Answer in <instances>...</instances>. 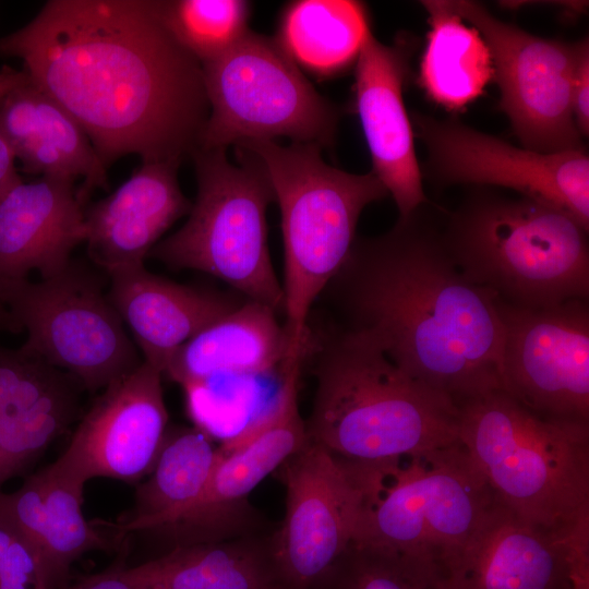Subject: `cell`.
Returning <instances> with one entry per match:
<instances>
[{
    "mask_svg": "<svg viewBox=\"0 0 589 589\" xmlns=\"http://www.w3.org/2000/svg\"><path fill=\"white\" fill-rule=\"evenodd\" d=\"M0 57L82 127L103 164L136 154L182 160L208 118L202 64L171 35L156 0H50L0 37Z\"/></svg>",
    "mask_w": 589,
    "mask_h": 589,
    "instance_id": "obj_1",
    "label": "cell"
},
{
    "mask_svg": "<svg viewBox=\"0 0 589 589\" xmlns=\"http://www.w3.org/2000/svg\"><path fill=\"white\" fill-rule=\"evenodd\" d=\"M321 298L333 324L457 407L502 389L496 299L459 271L425 204L386 232L357 237Z\"/></svg>",
    "mask_w": 589,
    "mask_h": 589,
    "instance_id": "obj_2",
    "label": "cell"
},
{
    "mask_svg": "<svg viewBox=\"0 0 589 589\" xmlns=\"http://www.w3.org/2000/svg\"><path fill=\"white\" fill-rule=\"evenodd\" d=\"M310 328V326H309ZM315 393L308 441L353 464L380 465L459 441V409L373 342L335 324L310 328Z\"/></svg>",
    "mask_w": 589,
    "mask_h": 589,
    "instance_id": "obj_3",
    "label": "cell"
},
{
    "mask_svg": "<svg viewBox=\"0 0 589 589\" xmlns=\"http://www.w3.org/2000/svg\"><path fill=\"white\" fill-rule=\"evenodd\" d=\"M588 231L561 207L485 187L473 189L443 227L468 280L500 302L529 309L589 300Z\"/></svg>",
    "mask_w": 589,
    "mask_h": 589,
    "instance_id": "obj_4",
    "label": "cell"
},
{
    "mask_svg": "<svg viewBox=\"0 0 589 589\" xmlns=\"http://www.w3.org/2000/svg\"><path fill=\"white\" fill-rule=\"evenodd\" d=\"M237 146L261 161L279 206L284 325L293 354L304 357L313 305L346 261L362 211L388 193L372 171L357 175L326 164L314 143Z\"/></svg>",
    "mask_w": 589,
    "mask_h": 589,
    "instance_id": "obj_5",
    "label": "cell"
},
{
    "mask_svg": "<svg viewBox=\"0 0 589 589\" xmlns=\"http://www.w3.org/2000/svg\"><path fill=\"white\" fill-rule=\"evenodd\" d=\"M458 409L459 441L500 505L550 529L589 510V423L541 417L503 389Z\"/></svg>",
    "mask_w": 589,
    "mask_h": 589,
    "instance_id": "obj_6",
    "label": "cell"
},
{
    "mask_svg": "<svg viewBox=\"0 0 589 589\" xmlns=\"http://www.w3.org/2000/svg\"><path fill=\"white\" fill-rule=\"evenodd\" d=\"M354 465L365 500L352 544L434 572L497 503L460 441L385 464Z\"/></svg>",
    "mask_w": 589,
    "mask_h": 589,
    "instance_id": "obj_7",
    "label": "cell"
},
{
    "mask_svg": "<svg viewBox=\"0 0 589 589\" xmlns=\"http://www.w3.org/2000/svg\"><path fill=\"white\" fill-rule=\"evenodd\" d=\"M191 156L197 192L188 220L148 256L172 269L212 275L243 298L284 313L267 238L266 212L274 192L263 165L239 146L237 165L225 148H196Z\"/></svg>",
    "mask_w": 589,
    "mask_h": 589,
    "instance_id": "obj_8",
    "label": "cell"
},
{
    "mask_svg": "<svg viewBox=\"0 0 589 589\" xmlns=\"http://www.w3.org/2000/svg\"><path fill=\"white\" fill-rule=\"evenodd\" d=\"M202 71L211 111L197 148L276 137L321 147L333 143L340 110L320 95L275 38L249 29Z\"/></svg>",
    "mask_w": 589,
    "mask_h": 589,
    "instance_id": "obj_9",
    "label": "cell"
},
{
    "mask_svg": "<svg viewBox=\"0 0 589 589\" xmlns=\"http://www.w3.org/2000/svg\"><path fill=\"white\" fill-rule=\"evenodd\" d=\"M0 296L27 338L22 347L97 392L143 359L98 278L73 261L40 281H0Z\"/></svg>",
    "mask_w": 589,
    "mask_h": 589,
    "instance_id": "obj_10",
    "label": "cell"
},
{
    "mask_svg": "<svg viewBox=\"0 0 589 589\" xmlns=\"http://www.w3.org/2000/svg\"><path fill=\"white\" fill-rule=\"evenodd\" d=\"M302 366V358L288 360L272 408L219 446V458L194 504L149 532L171 548L260 533V515L249 494L306 442L298 401Z\"/></svg>",
    "mask_w": 589,
    "mask_h": 589,
    "instance_id": "obj_11",
    "label": "cell"
},
{
    "mask_svg": "<svg viewBox=\"0 0 589 589\" xmlns=\"http://www.w3.org/2000/svg\"><path fill=\"white\" fill-rule=\"evenodd\" d=\"M446 3L486 43L501 92L498 108L521 146L543 154L585 149L570 99L576 43L532 35L476 1Z\"/></svg>",
    "mask_w": 589,
    "mask_h": 589,
    "instance_id": "obj_12",
    "label": "cell"
},
{
    "mask_svg": "<svg viewBox=\"0 0 589 589\" xmlns=\"http://www.w3.org/2000/svg\"><path fill=\"white\" fill-rule=\"evenodd\" d=\"M278 470L286 500L274 562L284 589H312L356 539L363 482L353 464L308 438Z\"/></svg>",
    "mask_w": 589,
    "mask_h": 589,
    "instance_id": "obj_13",
    "label": "cell"
},
{
    "mask_svg": "<svg viewBox=\"0 0 589 589\" xmlns=\"http://www.w3.org/2000/svg\"><path fill=\"white\" fill-rule=\"evenodd\" d=\"M502 389L549 419L589 423V300L518 308L496 300Z\"/></svg>",
    "mask_w": 589,
    "mask_h": 589,
    "instance_id": "obj_14",
    "label": "cell"
},
{
    "mask_svg": "<svg viewBox=\"0 0 589 589\" xmlns=\"http://www.w3.org/2000/svg\"><path fill=\"white\" fill-rule=\"evenodd\" d=\"M426 170L442 184L512 189L561 207L589 230V157L585 149L543 154L459 121L412 112Z\"/></svg>",
    "mask_w": 589,
    "mask_h": 589,
    "instance_id": "obj_15",
    "label": "cell"
},
{
    "mask_svg": "<svg viewBox=\"0 0 589 589\" xmlns=\"http://www.w3.org/2000/svg\"><path fill=\"white\" fill-rule=\"evenodd\" d=\"M161 376L143 361L106 386L51 466L83 486L95 478L135 483L146 477L168 429Z\"/></svg>",
    "mask_w": 589,
    "mask_h": 589,
    "instance_id": "obj_16",
    "label": "cell"
},
{
    "mask_svg": "<svg viewBox=\"0 0 589 589\" xmlns=\"http://www.w3.org/2000/svg\"><path fill=\"white\" fill-rule=\"evenodd\" d=\"M409 47L378 41L370 31L354 64L353 109L368 144L372 172L406 217L429 202L416 156L413 129L402 92Z\"/></svg>",
    "mask_w": 589,
    "mask_h": 589,
    "instance_id": "obj_17",
    "label": "cell"
},
{
    "mask_svg": "<svg viewBox=\"0 0 589 589\" xmlns=\"http://www.w3.org/2000/svg\"><path fill=\"white\" fill-rule=\"evenodd\" d=\"M568 526L545 528L496 503L467 543L434 572L435 589H569Z\"/></svg>",
    "mask_w": 589,
    "mask_h": 589,
    "instance_id": "obj_18",
    "label": "cell"
},
{
    "mask_svg": "<svg viewBox=\"0 0 589 589\" xmlns=\"http://www.w3.org/2000/svg\"><path fill=\"white\" fill-rule=\"evenodd\" d=\"M82 386L20 347L0 346V491L76 420Z\"/></svg>",
    "mask_w": 589,
    "mask_h": 589,
    "instance_id": "obj_19",
    "label": "cell"
},
{
    "mask_svg": "<svg viewBox=\"0 0 589 589\" xmlns=\"http://www.w3.org/2000/svg\"><path fill=\"white\" fill-rule=\"evenodd\" d=\"M180 163L142 161L111 194L84 209L87 254L108 274L144 265L160 237L189 214Z\"/></svg>",
    "mask_w": 589,
    "mask_h": 589,
    "instance_id": "obj_20",
    "label": "cell"
},
{
    "mask_svg": "<svg viewBox=\"0 0 589 589\" xmlns=\"http://www.w3.org/2000/svg\"><path fill=\"white\" fill-rule=\"evenodd\" d=\"M73 180L20 182L0 201V281L49 278L71 263L85 241L84 204Z\"/></svg>",
    "mask_w": 589,
    "mask_h": 589,
    "instance_id": "obj_21",
    "label": "cell"
},
{
    "mask_svg": "<svg viewBox=\"0 0 589 589\" xmlns=\"http://www.w3.org/2000/svg\"><path fill=\"white\" fill-rule=\"evenodd\" d=\"M108 275L112 305L130 328L143 361L163 375L188 340L247 300L176 283L144 265Z\"/></svg>",
    "mask_w": 589,
    "mask_h": 589,
    "instance_id": "obj_22",
    "label": "cell"
},
{
    "mask_svg": "<svg viewBox=\"0 0 589 589\" xmlns=\"http://www.w3.org/2000/svg\"><path fill=\"white\" fill-rule=\"evenodd\" d=\"M0 131L25 172L82 178L77 195L83 204L95 189L108 187L106 166L85 131L28 73L0 100Z\"/></svg>",
    "mask_w": 589,
    "mask_h": 589,
    "instance_id": "obj_23",
    "label": "cell"
},
{
    "mask_svg": "<svg viewBox=\"0 0 589 589\" xmlns=\"http://www.w3.org/2000/svg\"><path fill=\"white\" fill-rule=\"evenodd\" d=\"M277 314L267 304L244 300L188 340L164 374L187 389L208 384L216 377L283 370L297 356Z\"/></svg>",
    "mask_w": 589,
    "mask_h": 589,
    "instance_id": "obj_24",
    "label": "cell"
},
{
    "mask_svg": "<svg viewBox=\"0 0 589 589\" xmlns=\"http://www.w3.org/2000/svg\"><path fill=\"white\" fill-rule=\"evenodd\" d=\"M84 486L51 464L12 493L0 491V512L41 554L56 589H64L72 564L93 551L110 552L122 539L110 537L83 514Z\"/></svg>",
    "mask_w": 589,
    "mask_h": 589,
    "instance_id": "obj_25",
    "label": "cell"
},
{
    "mask_svg": "<svg viewBox=\"0 0 589 589\" xmlns=\"http://www.w3.org/2000/svg\"><path fill=\"white\" fill-rule=\"evenodd\" d=\"M132 570L142 589H284L272 533L171 548Z\"/></svg>",
    "mask_w": 589,
    "mask_h": 589,
    "instance_id": "obj_26",
    "label": "cell"
},
{
    "mask_svg": "<svg viewBox=\"0 0 589 589\" xmlns=\"http://www.w3.org/2000/svg\"><path fill=\"white\" fill-rule=\"evenodd\" d=\"M219 458L207 431L173 426L166 431L155 464L136 489L134 504L111 527L122 539L134 531H153L176 520L202 494Z\"/></svg>",
    "mask_w": 589,
    "mask_h": 589,
    "instance_id": "obj_27",
    "label": "cell"
},
{
    "mask_svg": "<svg viewBox=\"0 0 589 589\" xmlns=\"http://www.w3.org/2000/svg\"><path fill=\"white\" fill-rule=\"evenodd\" d=\"M370 31L360 1L297 0L285 5L275 40L303 73L327 80L354 67Z\"/></svg>",
    "mask_w": 589,
    "mask_h": 589,
    "instance_id": "obj_28",
    "label": "cell"
},
{
    "mask_svg": "<svg viewBox=\"0 0 589 589\" xmlns=\"http://www.w3.org/2000/svg\"><path fill=\"white\" fill-rule=\"evenodd\" d=\"M430 31L420 61L419 83L428 97L458 111L477 99L493 79V62L481 34L446 0L421 1Z\"/></svg>",
    "mask_w": 589,
    "mask_h": 589,
    "instance_id": "obj_29",
    "label": "cell"
},
{
    "mask_svg": "<svg viewBox=\"0 0 589 589\" xmlns=\"http://www.w3.org/2000/svg\"><path fill=\"white\" fill-rule=\"evenodd\" d=\"M156 7L175 39L201 64L218 58L249 31V1L156 0Z\"/></svg>",
    "mask_w": 589,
    "mask_h": 589,
    "instance_id": "obj_30",
    "label": "cell"
},
{
    "mask_svg": "<svg viewBox=\"0 0 589 589\" xmlns=\"http://www.w3.org/2000/svg\"><path fill=\"white\" fill-rule=\"evenodd\" d=\"M434 579L431 566L351 544L312 589H435Z\"/></svg>",
    "mask_w": 589,
    "mask_h": 589,
    "instance_id": "obj_31",
    "label": "cell"
},
{
    "mask_svg": "<svg viewBox=\"0 0 589 589\" xmlns=\"http://www.w3.org/2000/svg\"><path fill=\"white\" fill-rule=\"evenodd\" d=\"M0 589H56L39 551L1 512Z\"/></svg>",
    "mask_w": 589,
    "mask_h": 589,
    "instance_id": "obj_32",
    "label": "cell"
},
{
    "mask_svg": "<svg viewBox=\"0 0 589 589\" xmlns=\"http://www.w3.org/2000/svg\"><path fill=\"white\" fill-rule=\"evenodd\" d=\"M576 62L573 73L570 99L575 124L581 137L589 134V41L576 43Z\"/></svg>",
    "mask_w": 589,
    "mask_h": 589,
    "instance_id": "obj_33",
    "label": "cell"
},
{
    "mask_svg": "<svg viewBox=\"0 0 589 589\" xmlns=\"http://www.w3.org/2000/svg\"><path fill=\"white\" fill-rule=\"evenodd\" d=\"M64 589H142L132 567L117 564Z\"/></svg>",
    "mask_w": 589,
    "mask_h": 589,
    "instance_id": "obj_34",
    "label": "cell"
},
{
    "mask_svg": "<svg viewBox=\"0 0 589 589\" xmlns=\"http://www.w3.org/2000/svg\"><path fill=\"white\" fill-rule=\"evenodd\" d=\"M15 154L0 131V201L15 185L22 182L15 167Z\"/></svg>",
    "mask_w": 589,
    "mask_h": 589,
    "instance_id": "obj_35",
    "label": "cell"
},
{
    "mask_svg": "<svg viewBox=\"0 0 589 589\" xmlns=\"http://www.w3.org/2000/svg\"><path fill=\"white\" fill-rule=\"evenodd\" d=\"M569 589H589V562L575 560L568 568Z\"/></svg>",
    "mask_w": 589,
    "mask_h": 589,
    "instance_id": "obj_36",
    "label": "cell"
},
{
    "mask_svg": "<svg viewBox=\"0 0 589 589\" xmlns=\"http://www.w3.org/2000/svg\"><path fill=\"white\" fill-rule=\"evenodd\" d=\"M27 77L26 71L4 65L0 69V100Z\"/></svg>",
    "mask_w": 589,
    "mask_h": 589,
    "instance_id": "obj_37",
    "label": "cell"
},
{
    "mask_svg": "<svg viewBox=\"0 0 589 589\" xmlns=\"http://www.w3.org/2000/svg\"><path fill=\"white\" fill-rule=\"evenodd\" d=\"M0 330L19 333L22 330L19 323L14 320L0 296Z\"/></svg>",
    "mask_w": 589,
    "mask_h": 589,
    "instance_id": "obj_38",
    "label": "cell"
}]
</instances>
